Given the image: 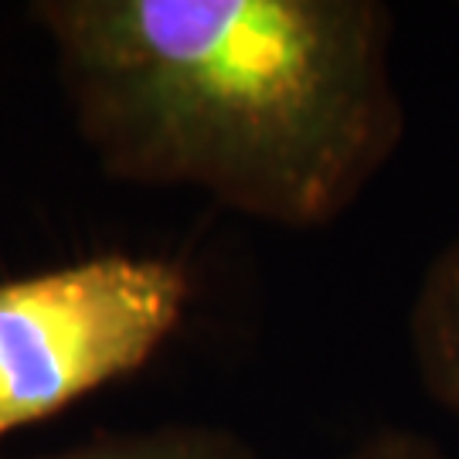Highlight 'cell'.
<instances>
[{
	"label": "cell",
	"instance_id": "1",
	"mask_svg": "<svg viewBox=\"0 0 459 459\" xmlns=\"http://www.w3.org/2000/svg\"><path fill=\"white\" fill-rule=\"evenodd\" d=\"M28 17L109 181L316 231L405 140L381 0H34Z\"/></svg>",
	"mask_w": 459,
	"mask_h": 459
},
{
	"label": "cell",
	"instance_id": "2",
	"mask_svg": "<svg viewBox=\"0 0 459 459\" xmlns=\"http://www.w3.org/2000/svg\"><path fill=\"white\" fill-rule=\"evenodd\" d=\"M195 296L170 255L102 252L0 279V439L136 375Z\"/></svg>",
	"mask_w": 459,
	"mask_h": 459
},
{
	"label": "cell",
	"instance_id": "3",
	"mask_svg": "<svg viewBox=\"0 0 459 459\" xmlns=\"http://www.w3.org/2000/svg\"><path fill=\"white\" fill-rule=\"evenodd\" d=\"M405 333L419 385L459 422V235L422 269L405 316Z\"/></svg>",
	"mask_w": 459,
	"mask_h": 459
},
{
	"label": "cell",
	"instance_id": "4",
	"mask_svg": "<svg viewBox=\"0 0 459 459\" xmlns=\"http://www.w3.org/2000/svg\"><path fill=\"white\" fill-rule=\"evenodd\" d=\"M24 459H255V449L235 429L212 422H160Z\"/></svg>",
	"mask_w": 459,
	"mask_h": 459
},
{
	"label": "cell",
	"instance_id": "5",
	"mask_svg": "<svg viewBox=\"0 0 459 459\" xmlns=\"http://www.w3.org/2000/svg\"><path fill=\"white\" fill-rule=\"evenodd\" d=\"M341 459H453L446 456L436 439L402 426H381L371 436H364L354 449H347Z\"/></svg>",
	"mask_w": 459,
	"mask_h": 459
}]
</instances>
